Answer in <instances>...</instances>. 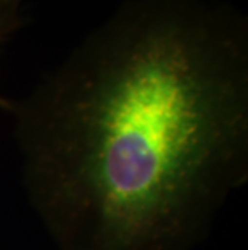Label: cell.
Segmentation results:
<instances>
[{
  "mask_svg": "<svg viewBox=\"0 0 248 250\" xmlns=\"http://www.w3.org/2000/svg\"><path fill=\"white\" fill-rule=\"evenodd\" d=\"M24 21V0H0V55Z\"/></svg>",
  "mask_w": 248,
  "mask_h": 250,
  "instance_id": "2",
  "label": "cell"
},
{
  "mask_svg": "<svg viewBox=\"0 0 248 250\" xmlns=\"http://www.w3.org/2000/svg\"><path fill=\"white\" fill-rule=\"evenodd\" d=\"M10 111L58 250H191L248 176L247 24L128 0Z\"/></svg>",
  "mask_w": 248,
  "mask_h": 250,
  "instance_id": "1",
  "label": "cell"
}]
</instances>
